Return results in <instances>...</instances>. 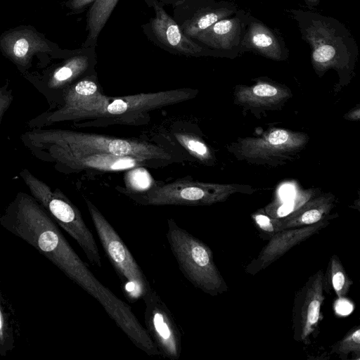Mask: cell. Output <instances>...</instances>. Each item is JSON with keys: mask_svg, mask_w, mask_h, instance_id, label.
I'll use <instances>...</instances> for the list:
<instances>
[{"mask_svg": "<svg viewBox=\"0 0 360 360\" xmlns=\"http://www.w3.org/2000/svg\"><path fill=\"white\" fill-rule=\"evenodd\" d=\"M327 276L337 297H345L349 292L353 282L347 276L339 257L335 255H333L330 259Z\"/></svg>", "mask_w": 360, "mask_h": 360, "instance_id": "obj_23", "label": "cell"}, {"mask_svg": "<svg viewBox=\"0 0 360 360\" xmlns=\"http://www.w3.org/2000/svg\"><path fill=\"white\" fill-rule=\"evenodd\" d=\"M252 219L258 229L264 234L269 235L270 238L280 231L278 218H274L268 214L259 212L252 215Z\"/></svg>", "mask_w": 360, "mask_h": 360, "instance_id": "obj_27", "label": "cell"}, {"mask_svg": "<svg viewBox=\"0 0 360 360\" xmlns=\"http://www.w3.org/2000/svg\"><path fill=\"white\" fill-rule=\"evenodd\" d=\"M119 0H96L87 15V30L89 35L86 44L95 45L98 37L110 18Z\"/></svg>", "mask_w": 360, "mask_h": 360, "instance_id": "obj_21", "label": "cell"}, {"mask_svg": "<svg viewBox=\"0 0 360 360\" xmlns=\"http://www.w3.org/2000/svg\"><path fill=\"white\" fill-rule=\"evenodd\" d=\"M13 101V90L8 89V84L0 86V125L4 114L11 106Z\"/></svg>", "mask_w": 360, "mask_h": 360, "instance_id": "obj_28", "label": "cell"}, {"mask_svg": "<svg viewBox=\"0 0 360 360\" xmlns=\"http://www.w3.org/2000/svg\"><path fill=\"white\" fill-rule=\"evenodd\" d=\"M171 1H178V0H171Z\"/></svg>", "mask_w": 360, "mask_h": 360, "instance_id": "obj_31", "label": "cell"}, {"mask_svg": "<svg viewBox=\"0 0 360 360\" xmlns=\"http://www.w3.org/2000/svg\"><path fill=\"white\" fill-rule=\"evenodd\" d=\"M146 330L160 355L178 360L181 354V333L172 312L153 288L143 298Z\"/></svg>", "mask_w": 360, "mask_h": 360, "instance_id": "obj_10", "label": "cell"}, {"mask_svg": "<svg viewBox=\"0 0 360 360\" xmlns=\"http://www.w3.org/2000/svg\"><path fill=\"white\" fill-rule=\"evenodd\" d=\"M303 134L275 129L260 138H248L239 146L241 155L248 158L267 160L290 155L306 143Z\"/></svg>", "mask_w": 360, "mask_h": 360, "instance_id": "obj_12", "label": "cell"}, {"mask_svg": "<svg viewBox=\"0 0 360 360\" xmlns=\"http://www.w3.org/2000/svg\"><path fill=\"white\" fill-rule=\"evenodd\" d=\"M330 353L336 354L340 359L345 360L349 354H352V359L354 356L360 359V327H352L345 336L334 343L330 347Z\"/></svg>", "mask_w": 360, "mask_h": 360, "instance_id": "obj_24", "label": "cell"}, {"mask_svg": "<svg viewBox=\"0 0 360 360\" xmlns=\"http://www.w3.org/2000/svg\"><path fill=\"white\" fill-rule=\"evenodd\" d=\"M91 65L87 55L73 56L55 68L46 77L34 82L37 90L45 97L48 110L56 108L60 103L65 89L85 73Z\"/></svg>", "mask_w": 360, "mask_h": 360, "instance_id": "obj_14", "label": "cell"}, {"mask_svg": "<svg viewBox=\"0 0 360 360\" xmlns=\"http://www.w3.org/2000/svg\"><path fill=\"white\" fill-rule=\"evenodd\" d=\"M22 143H32L84 151L133 157L145 162L167 160L171 155L162 148L141 141L60 129L32 128L20 136Z\"/></svg>", "mask_w": 360, "mask_h": 360, "instance_id": "obj_3", "label": "cell"}, {"mask_svg": "<svg viewBox=\"0 0 360 360\" xmlns=\"http://www.w3.org/2000/svg\"><path fill=\"white\" fill-rule=\"evenodd\" d=\"M178 142L193 157L201 161H208L212 155L209 148L198 136L188 133L174 134Z\"/></svg>", "mask_w": 360, "mask_h": 360, "instance_id": "obj_26", "label": "cell"}, {"mask_svg": "<svg viewBox=\"0 0 360 360\" xmlns=\"http://www.w3.org/2000/svg\"><path fill=\"white\" fill-rule=\"evenodd\" d=\"M2 49L7 56L22 68H27L34 53L49 51L47 44L31 30L16 31L3 38Z\"/></svg>", "mask_w": 360, "mask_h": 360, "instance_id": "obj_17", "label": "cell"}, {"mask_svg": "<svg viewBox=\"0 0 360 360\" xmlns=\"http://www.w3.org/2000/svg\"><path fill=\"white\" fill-rule=\"evenodd\" d=\"M304 2L308 8L313 9L319 5L320 0H304Z\"/></svg>", "mask_w": 360, "mask_h": 360, "instance_id": "obj_30", "label": "cell"}, {"mask_svg": "<svg viewBox=\"0 0 360 360\" xmlns=\"http://www.w3.org/2000/svg\"><path fill=\"white\" fill-rule=\"evenodd\" d=\"M249 51L274 60H285L288 56V49L280 34L251 15L241 44V51Z\"/></svg>", "mask_w": 360, "mask_h": 360, "instance_id": "obj_15", "label": "cell"}, {"mask_svg": "<svg viewBox=\"0 0 360 360\" xmlns=\"http://www.w3.org/2000/svg\"><path fill=\"white\" fill-rule=\"evenodd\" d=\"M8 304L0 292V355H6L14 347L15 326Z\"/></svg>", "mask_w": 360, "mask_h": 360, "instance_id": "obj_22", "label": "cell"}, {"mask_svg": "<svg viewBox=\"0 0 360 360\" xmlns=\"http://www.w3.org/2000/svg\"><path fill=\"white\" fill-rule=\"evenodd\" d=\"M127 171L124 181L128 193H146L155 186V181L152 176L142 166L135 167Z\"/></svg>", "mask_w": 360, "mask_h": 360, "instance_id": "obj_25", "label": "cell"}, {"mask_svg": "<svg viewBox=\"0 0 360 360\" xmlns=\"http://www.w3.org/2000/svg\"><path fill=\"white\" fill-rule=\"evenodd\" d=\"M155 17L151 25L155 35L164 45L187 55H200L206 49L184 33L176 22L156 1H153Z\"/></svg>", "mask_w": 360, "mask_h": 360, "instance_id": "obj_16", "label": "cell"}, {"mask_svg": "<svg viewBox=\"0 0 360 360\" xmlns=\"http://www.w3.org/2000/svg\"><path fill=\"white\" fill-rule=\"evenodd\" d=\"M19 174L31 195L45 208L58 225L76 240L89 262L101 268L98 248L78 208L59 188L53 190L28 169H22Z\"/></svg>", "mask_w": 360, "mask_h": 360, "instance_id": "obj_5", "label": "cell"}, {"mask_svg": "<svg viewBox=\"0 0 360 360\" xmlns=\"http://www.w3.org/2000/svg\"><path fill=\"white\" fill-rule=\"evenodd\" d=\"M324 274L319 269L311 275L296 292L292 316V338L305 345L311 342L319 333L323 319L321 307L325 297Z\"/></svg>", "mask_w": 360, "mask_h": 360, "instance_id": "obj_9", "label": "cell"}, {"mask_svg": "<svg viewBox=\"0 0 360 360\" xmlns=\"http://www.w3.org/2000/svg\"><path fill=\"white\" fill-rule=\"evenodd\" d=\"M236 191L231 185L203 183L179 179L171 183L155 185L143 195H129L144 205H210L224 201Z\"/></svg>", "mask_w": 360, "mask_h": 360, "instance_id": "obj_8", "label": "cell"}, {"mask_svg": "<svg viewBox=\"0 0 360 360\" xmlns=\"http://www.w3.org/2000/svg\"><path fill=\"white\" fill-rule=\"evenodd\" d=\"M250 13L243 10L221 19L192 37L212 51L237 56Z\"/></svg>", "mask_w": 360, "mask_h": 360, "instance_id": "obj_11", "label": "cell"}, {"mask_svg": "<svg viewBox=\"0 0 360 360\" xmlns=\"http://www.w3.org/2000/svg\"><path fill=\"white\" fill-rule=\"evenodd\" d=\"M329 224L325 219L315 224L281 230L271 238L257 258L247 266L246 271L255 274L266 269L295 245L304 242Z\"/></svg>", "mask_w": 360, "mask_h": 360, "instance_id": "obj_13", "label": "cell"}, {"mask_svg": "<svg viewBox=\"0 0 360 360\" xmlns=\"http://www.w3.org/2000/svg\"><path fill=\"white\" fill-rule=\"evenodd\" d=\"M333 206V197L322 195L305 202L290 214L278 219L279 230L315 224L327 218Z\"/></svg>", "mask_w": 360, "mask_h": 360, "instance_id": "obj_18", "label": "cell"}, {"mask_svg": "<svg viewBox=\"0 0 360 360\" xmlns=\"http://www.w3.org/2000/svg\"><path fill=\"white\" fill-rule=\"evenodd\" d=\"M96 0H70V7L73 9H82L94 4Z\"/></svg>", "mask_w": 360, "mask_h": 360, "instance_id": "obj_29", "label": "cell"}, {"mask_svg": "<svg viewBox=\"0 0 360 360\" xmlns=\"http://www.w3.org/2000/svg\"><path fill=\"white\" fill-rule=\"evenodd\" d=\"M22 144L37 159L52 163L56 170L66 174L83 169L119 172L143 166L145 162L143 160L129 156H119L32 143Z\"/></svg>", "mask_w": 360, "mask_h": 360, "instance_id": "obj_7", "label": "cell"}, {"mask_svg": "<svg viewBox=\"0 0 360 360\" xmlns=\"http://www.w3.org/2000/svg\"><path fill=\"white\" fill-rule=\"evenodd\" d=\"M84 200L103 249L121 282L124 297L130 303L143 299L151 288L146 275L100 210L88 198Z\"/></svg>", "mask_w": 360, "mask_h": 360, "instance_id": "obj_6", "label": "cell"}, {"mask_svg": "<svg viewBox=\"0 0 360 360\" xmlns=\"http://www.w3.org/2000/svg\"><path fill=\"white\" fill-rule=\"evenodd\" d=\"M196 91L190 89H178L153 93L108 97L98 91L77 105L56 112L51 117L53 123L96 119L95 121L119 119L143 115L150 110L177 104L193 98Z\"/></svg>", "mask_w": 360, "mask_h": 360, "instance_id": "obj_2", "label": "cell"}, {"mask_svg": "<svg viewBox=\"0 0 360 360\" xmlns=\"http://www.w3.org/2000/svg\"><path fill=\"white\" fill-rule=\"evenodd\" d=\"M288 94L285 89L265 82H259L252 86H242L236 94L240 102L252 106L277 104Z\"/></svg>", "mask_w": 360, "mask_h": 360, "instance_id": "obj_20", "label": "cell"}, {"mask_svg": "<svg viewBox=\"0 0 360 360\" xmlns=\"http://www.w3.org/2000/svg\"><path fill=\"white\" fill-rule=\"evenodd\" d=\"M303 41L311 49V62L319 72L329 68L350 70L358 56V46L349 29L333 17L314 11L288 9Z\"/></svg>", "mask_w": 360, "mask_h": 360, "instance_id": "obj_1", "label": "cell"}, {"mask_svg": "<svg viewBox=\"0 0 360 360\" xmlns=\"http://www.w3.org/2000/svg\"><path fill=\"white\" fill-rule=\"evenodd\" d=\"M238 10L237 6L231 2H219L199 11L186 20L181 29L185 34L192 38L217 21L233 15Z\"/></svg>", "mask_w": 360, "mask_h": 360, "instance_id": "obj_19", "label": "cell"}, {"mask_svg": "<svg viewBox=\"0 0 360 360\" xmlns=\"http://www.w3.org/2000/svg\"><path fill=\"white\" fill-rule=\"evenodd\" d=\"M166 237L170 250L184 277L195 288L212 296L227 290L211 249L172 219L167 221Z\"/></svg>", "mask_w": 360, "mask_h": 360, "instance_id": "obj_4", "label": "cell"}]
</instances>
